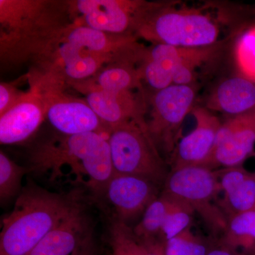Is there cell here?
<instances>
[{
    "instance_id": "obj_1",
    "label": "cell",
    "mask_w": 255,
    "mask_h": 255,
    "mask_svg": "<svg viewBox=\"0 0 255 255\" xmlns=\"http://www.w3.org/2000/svg\"><path fill=\"white\" fill-rule=\"evenodd\" d=\"M71 23L68 1L0 0L1 64L31 62Z\"/></svg>"
},
{
    "instance_id": "obj_2",
    "label": "cell",
    "mask_w": 255,
    "mask_h": 255,
    "mask_svg": "<svg viewBox=\"0 0 255 255\" xmlns=\"http://www.w3.org/2000/svg\"><path fill=\"white\" fill-rule=\"evenodd\" d=\"M31 164V170L52 182L68 167L66 177L97 193H104L114 174L108 138L99 132L55 137L33 151Z\"/></svg>"
},
{
    "instance_id": "obj_3",
    "label": "cell",
    "mask_w": 255,
    "mask_h": 255,
    "mask_svg": "<svg viewBox=\"0 0 255 255\" xmlns=\"http://www.w3.org/2000/svg\"><path fill=\"white\" fill-rule=\"evenodd\" d=\"M78 204L65 196L29 186L2 220L0 255H28Z\"/></svg>"
},
{
    "instance_id": "obj_4",
    "label": "cell",
    "mask_w": 255,
    "mask_h": 255,
    "mask_svg": "<svg viewBox=\"0 0 255 255\" xmlns=\"http://www.w3.org/2000/svg\"><path fill=\"white\" fill-rule=\"evenodd\" d=\"M108 142L114 174L139 176L163 187L170 169L147 125L130 122L112 128Z\"/></svg>"
},
{
    "instance_id": "obj_5",
    "label": "cell",
    "mask_w": 255,
    "mask_h": 255,
    "mask_svg": "<svg viewBox=\"0 0 255 255\" xmlns=\"http://www.w3.org/2000/svg\"><path fill=\"white\" fill-rule=\"evenodd\" d=\"M162 193L190 206L200 216L211 237L219 239L222 236L228 219L217 204L221 189L216 170L203 166L171 170Z\"/></svg>"
},
{
    "instance_id": "obj_6",
    "label": "cell",
    "mask_w": 255,
    "mask_h": 255,
    "mask_svg": "<svg viewBox=\"0 0 255 255\" xmlns=\"http://www.w3.org/2000/svg\"><path fill=\"white\" fill-rule=\"evenodd\" d=\"M137 34L157 43L181 48H205L219 35L208 16L196 12L168 11L157 5L144 20Z\"/></svg>"
},
{
    "instance_id": "obj_7",
    "label": "cell",
    "mask_w": 255,
    "mask_h": 255,
    "mask_svg": "<svg viewBox=\"0 0 255 255\" xmlns=\"http://www.w3.org/2000/svg\"><path fill=\"white\" fill-rule=\"evenodd\" d=\"M72 23L110 34L132 36L157 4L130 0L68 1Z\"/></svg>"
},
{
    "instance_id": "obj_8",
    "label": "cell",
    "mask_w": 255,
    "mask_h": 255,
    "mask_svg": "<svg viewBox=\"0 0 255 255\" xmlns=\"http://www.w3.org/2000/svg\"><path fill=\"white\" fill-rule=\"evenodd\" d=\"M210 54L209 47L181 48L156 43L144 50L139 70L142 80L157 91L172 85H189L195 69Z\"/></svg>"
},
{
    "instance_id": "obj_9",
    "label": "cell",
    "mask_w": 255,
    "mask_h": 255,
    "mask_svg": "<svg viewBox=\"0 0 255 255\" xmlns=\"http://www.w3.org/2000/svg\"><path fill=\"white\" fill-rule=\"evenodd\" d=\"M195 93L189 85H172L157 91L152 99L147 130L159 152L169 161L179 142V128L190 112Z\"/></svg>"
},
{
    "instance_id": "obj_10",
    "label": "cell",
    "mask_w": 255,
    "mask_h": 255,
    "mask_svg": "<svg viewBox=\"0 0 255 255\" xmlns=\"http://www.w3.org/2000/svg\"><path fill=\"white\" fill-rule=\"evenodd\" d=\"M255 146V108L221 124L211 155L203 167L213 170L242 166Z\"/></svg>"
},
{
    "instance_id": "obj_11",
    "label": "cell",
    "mask_w": 255,
    "mask_h": 255,
    "mask_svg": "<svg viewBox=\"0 0 255 255\" xmlns=\"http://www.w3.org/2000/svg\"><path fill=\"white\" fill-rule=\"evenodd\" d=\"M37 90L41 92L46 101V119L61 135H75L87 132L110 133V128L104 124L85 100L65 95L63 89Z\"/></svg>"
},
{
    "instance_id": "obj_12",
    "label": "cell",
    "mask_w": 255,
    "mask_h": 255,
    "mask_svg": "<svg viewBox=\"0 0 255 255\" xmlns=\"http://www.w3.org/2000/svg\"><path fill=\"white\" fill-rule=\"evenodd\" d=\"M73 86L84 93L87 104L110 130L130 122L147 125L144 119L145 105L133 92L106 91L84 82Z\"/></svg>"
},
{
    "instance_id": "obj_13",
    "label": "cell",
    "mask_w": 255,
    "mask_h": 255,
    "mask_svg": "<svg viewBox=\"0 0 255 255\" xmlns=\"http://www.w3.org/2000/svg\"><path fill=\"white\" fill-rule=\"evenodd\" d=\"M159 188L160 186L146 178L114 174L104 193L114 206L117 220L127 223L145 212L159 196Z\"/></svg>"
},
{
    "instance_id": "obj_14",
    "label": "cell",
    "mask_w": 255,
    "mask_h": 255,
    "mask_svg": "<svg viewBox=\"0 0 255 255\" xmlns=\"http://www.w3.org/2000/svg\"><path fill=\"white\" fill-rule=\"evenodd\" d=\"M46 119V105L41 92L31 87L21 100L0 115V142L13 145L25 141Z\"/></svg>"
},
{
    "instance_id": "obj_15",
    "label": "cell",
    "mask_w": 255,
    "mask_h": 255,
    "mask_svg": "<svg viewBox=\"0 0 255 255\" xmlns=\"http://www.w3.org/2000/svg\"><path fill=\"white\" fill-rule=\"evenodd\" d=\"M196 127L177 143L169 161L171 170L203 166L209 158L221 124L219 119L204 109L194 112Z\"/></svg>"
},
{
    "instance_id": "obj_16",
    "label": "cell",
    "mask_w": 255,
    "mask_h": 255,
    "mask_svg": "<svg viewBox=\"0 0 255 255\" xmlns=\"http://www.w3.org/2000/svg\"><path fill=\"white\" fill-rule=\"evenodd\" d=\"M223 197L218 206L226 217L255 209V174L242 166L216 169Z\"/></svg>"
},
{
    "instance_id": "obj_17",
    "label": "cell",
    "mask_w": 255,
    "mask_h": 255,
    "mask_svg": "<svg viewBox=\"0 0 255 255\" xmlns=\"http://www.w3.org/2000/svg\"><path fill=\"white\" fill-rule=\"evenodd\" d=\"M85 220L79 205L51 230L28 255H74L86 238Z\"/></svg>"
},
{
    "instance_id": "obj_18",
    "label": "cell",
    "mask_w": 255,
    "mask_h": 255,
    "mask_svg": "<svg viewBox=\"0 0 255 255\" xmlns=\"http://www.w3.org/2000/svg\"><path fill=\"white\" fill-rule=\"evenodd\" d=\"M214 105L233 116L246 113L255 108V84L243 77L222 82L216 90Z\"/></svg>"
},
{
    "instance_id": "obj_19",
    "label": "cell",
    "mask_w": 255,
    "mask_h": 255,
    "mask_svg": "<svg viewBox=\"0 0 255 255\" xmlns=\"http://www.w3.org/2000/svg\"><path fill=\"white\" fill-rule=\"evenodd\" d=\"M136 60L114 62L100 70L95 77L81 82L110 92L133 91L141 88L142 76L135 67Z\"/></svg>"
},
{
    "instance_id": "obj_20",
    "label": "cell",
    "mask_w": 255,
    "mask_h": 255,
    "mask_svg": "<svg viewBox=\"0 0 255 255\" xmlns=\"http://www.w3.org/2000/svg\"><path fill=\"white\" fill-rule=\"evenodd\" d=\"M172 204V198L161 192L158 197L145 209L141 221L132 228L135 236L158 255H163L160 241L161 232Z\"/></svg>"
},
{
    "instance_id": "obj_21",
    "label": "cell",
    "mask_w": 255,
    "mask_h": 255,
    "mask_svg": "<svg viewBox=\"0 0 255 255\" xmlns=\"http://www.w3.org/2000/svg\"><path fill=\"white\" fill-rule=\"evenodd\" d=\"M219 240L246 254L251 251L255 246V209L228 218L227 226Z\"/></svg>"
},
{
    "instance_id": "obj_22",
    "label": "cell",
    "mask_w": 255,
    "mask_h": 255,
    "mask_svg": "<svg viewBox=\"0 0 255 255\" xmlns=\"http://www.w3.org/2000/svg\"><path fill=\"white\" fill-rule=\"evenodd\" d=\"M110 233L112 255H158L135 236L127 223L117 219L112 223Z\"/></svg>"
},
{
    "instance_id": "obj_23",
    "label": "cell",
    "mask_w": 255,
    "mask_h": 255,
    "mask_svg": "<svg viewBox=\"0 0 255 255\" xmlns=\"http://www.w3.org/2000/svg\"><path fill=\"white\" fill-rule=\"evenodd\" d=\"M171 198L172 199V206L164 219L161 232L160 241L162 253L166 242L184 232L188 228H191L195 214L194 210L187 204L175 198Z\"/></svg>"
},
{
    "instance_id": "obj_24",
    "label": "cell",
    "mask_w": 255,
    "mask_h": 255,
    "mask_svg": "<svg viewBox=\"0 0 255 255\" xmlns=\"http://www.w3.org/2000/svg\"><path fill=\"white\" fill-rule=\"evenodd\" d=\"M28 172L26 167L18 165L4 152H0V199L10 200L21 194L23 176Z\"/></svg>"
},
{
    "instance_id": "obj_25",
    "label": "cell",
    "mask_w": 255,
    "mask_h": 255,
    "mask_svg": "<svg viewBox=\"0 0 255 255\" xmlns=\"http://www.w3.org/2000/svg\"><path fill=\"white\" fill-rule=\"evenodd\" d=\"M212 238H205L193 233L191 228L166 242L163 255H207Z\"/></svg>"
},
{
    "instance_id": "obj_26",
    "label": "cell",
    "mask_w": 255,
    "mask_h": 255,
    "mask_svg": "<svg viewBox=\"0 0 255 255\" xmlns=\"http://www.w3.org/2000/svg\"><path fill=\"white\" fill-rule=\"evenodd\" d=\"M236 59L242 77L255 84V26L240 37L236 44Z\"/></svg>"
},
{
    "instance_id": "obj_27",
    "label": "cell",
    "mask_w": 255,
    "mask_h": 255,
    "mask_svg": "<svg viewBox=\"0 0 255 255\" xmlns=\"http://www.w3.org/2000/svg\"><path fill=\"white\" fill-rule=\"evenodd\" d=\"M26 92L18 90L14 86V83L1 82L0 84V115L9 110L21 100Z\"/></svg>"
},
{
    "instance_id": "obj_28",
    "label": "cell",
    "mask_w": 255,
    "mask_h": 255,
    "mask_svg": "<svg viewBox=\"0 0 255 255\" xmlns=\"http://www.w3.org/2000/svg\"><path fill=\"white\" fill-rule=\"evenodd\" d=\"M212 238V237H211ZM207 255H248L246 253L235 249L232 247L223 244L219 239L212 238L211 246Z\"/></svg>"
},
{
    "instance_id": "obj_29",
    "label": "cell",
    "mask_w": 255,
    "mask_h": 255,
    "mask_svg": "<svg viewBox=\"0 0 255 255\" xmlns=\"http://www.w3.org/2000/svg\"><path fill=\"white\" fill-rule=\"evenodd\" d=\"M89 243H90V240H89L88 237L85 239V243H84V250L82 253H80V249L81 247H80V249L78 250V255H90V252L89 251V248H90V246H89Z\"/></svg>"
},
{
    "instance_id": "obj_30",
    "label": "cell",
    "mask_w": 255,
    "mask_h": 255,
    "mask_svg": "<svg viewBox=\"0 0 255 255\" xmlns=\"http://www.w3.org/2000/svg\"><path fill=\"white\" fill-rule=\"evenodd\" d=\"M246 255H255V246L254 248H253V249L251 250V251L248 252V253H247Z\"/></svg>"
},
{
    "instance_id": "obj_31",
    "label": "cell",
    "mask_w": 255,
    "mask_h": 255,
    "mask_svg": "<svg viewBox=\"0 0 255 255\" xmlns=\"http://www.w3.org/2000/svg\"></svg>"
}]
</instances>
